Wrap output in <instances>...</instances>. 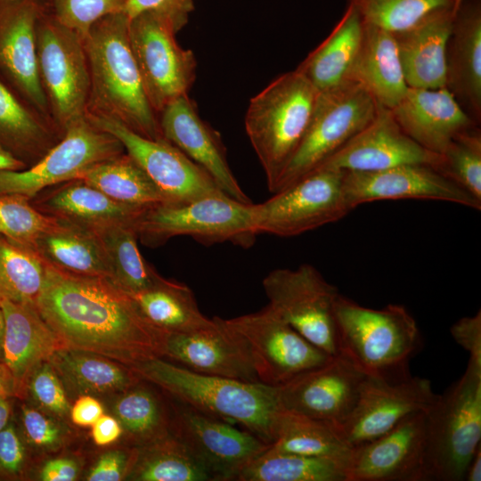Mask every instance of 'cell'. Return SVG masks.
<instances>
[{
    "label": "cell",
    "instance_id": "cell-1",
    "mask_svg": "<svg viewBox=\"0 0 481 481\" xmlns=\"http://www.w3.org/2000/svg\"><path fill=\"white\" fill-rule=\"evenodd\" d=\"M35 306L64 347L133 366L162 357L167 332L151 324L134 298L110 280L49 265Z\"/></svg>",
    "mask_w": 481,
    "mask_h": 481
},
{
    "label": "cell",
    "instance_id": "cell-2",
    "mask_svg": "<svg viewBox=\"0 0 481 481\" xmlns=\"http://www.w3.org/2000/svg\"><path fill=\"white\" fill-rule=\"evenodd\" d=\"M128 25L124 12L108 15L82 38L90 77L86 116L110 118L145 138L164 139L131 48Z\"/></svg>",
    "mask_w": 481,
    "mask_h": 481
},
{
    "label": "cell",
    "instance_id": "cell-3",
    "mask_svg": "<svg viewBox=\"0 0 481 481\" xmlns=\"http://www.w3.org/2000/svg\"><path fill=\"white\" fill-rule=\"evenodd\" d=\"M130 368L173 399L273 444L281 411L275 387L195 372L161 357Z\"/></svg>",
    "mask_w": 481,
    "mask_h": 481
},
{
    "label": "cell",
    "instance_id": "cell-4",
    "mask_svg": "<svg viewBox=\"0 0 481 481\" xmlns=\"http://www.w3.org/2000/svg\"><path fill=\"white\" fill-rule=\"evenodd\" d=\"M335 319L339 353L367 376L387 381L410 376L408 363L420 346V332L404 306L373 309L339 294Z\"/></svg>",
    "mask_w": 481,
    "mask_h": 481
},
{
    "label": "cell",
    "instance_id": "cell-5",
    "mask_svg": "<svg viewBox=\"0 0 481 481\" xmlns=\"http://www.w3.org/2000/svg\"><path fill=\"white\" fill-rule=\"evenodd\" d=\"M318 94L295 69L276 77L249 101L245 130L271 192L306 135Z\"/></svg>",
    "mask_w": 481,
    "mask_h": 481
},
{
    "label": "cell",
    "instance_id": "cell-6",
    "mask_svg": "<svg viewBox=\"0 0 481 481\" xmlns=\"http://www.w3.org/2000/svg\"><path fill=\"white\" fill-rule=\"evenodd\" d=\"M427 480H464L481 444V364L469 360L459 380L425 412Z\"/></svg>",
    "mask_w": 481,
    "mask_h": 481
},
{
    "label": "cell",
    "instance_id": "cell-7",
    "mask_svg": "<svg viewBox=\"0 0 481 481\" xmlns=\"http://www.w3.org/2000/svg\"><path fill=\"white\" fill-rule=\"evenodd\" d=\"M138 239L149 247L176 236H189L204 245L231 242L249 248L255 242L254 204L226 194L146 208L135 224Z\"/></svg>",
    "mask_w": 481,
    "mask_h": 481
},
{
    "label": "cell",
    "instance_id": "cell-8",
    "mask_svg": "<svg viewBox=\"0 0 481 481\" xmlns=\"http://www.w3.org/2000/svg\"><path fill=\"white\" fill-rule=\"evenodd\" d=\"M36 35L39 80L51 120L63 135L86 117L90 77L83 39L45 11Z\"/></svg>",
    "mask_w": 481,
    "mask_h": 481
},
{
    "label": "cell",
    "instance_id": "cell-9",
    "mask_svg": "<svg viewBox=\"0 0 481 481\" xmlns=\"http://www.w3.org/2000/svg\"><path fill=\"white\" fill-rule=\"evenodd\" d=\"M378 108L371 94L353 80L319 92L306 135L273 193L319 167L371 122Z\"/></svg>",
    "mask_w": 481,
    "mask_h": 481
},
{
    "label": "cell",
    "instance_id": "cell-10",
    "mask_svg": "<svg viewBox=\"0 0 481 481\" xmlns=\"http://www.w3.org/2000/svg\"><path fill=\"white\" fill-rule=\"evenodd\" d=\"M268 306L313 345L339 354L335 319L338 289L312 265L271 271L262 281Z\"/></svg>",
    "mask_w": 481,
    "mask_h": 481
},
{
    "label": "cell",
    "instance_id": "cell-11",
    "mask_svg": "<svg viewBox=\"0 0 481 481\" xmlns=\"http://www.w3.org/2000/svg\"><path fill=\"white\" fill-rule=\"evenodd\" d=\"M344 175L345 171L321 167L254 204L257 234L292 237L345 217L352 210L344 198Z\"/></svg>",
    "mask_w": 481,
    "mask_h": 481
},
{
    "label": "cell",
    "instance_id": "cell-12",
    "mask_svg": "<svg viewBox=\"0 0 481 481\" xmlns=\"http://www.w3.org/2000/svg\"><path fill=\"white\" fill-rule=\"evenodd\" d=\"M224 325L244 343L261 383L278 387L324 364L331 355L323 352L268 305L255 313L224 319Z\"/></svg>",
    "mask_w": 481,
    "mask_h": 481
},
{
    "label": "cell",
    "instance_id": "cell-13",
    "mask_svg": "<svg viewBox=\"0 0 481 481\" xmlns=\"http://www.w3.org/2000/svg\"><path fill=\"white\" fill-rule=\"evenodd\" d=\"M128 33L146 95L159 115L171 101L188 94L196 77L194 53L181 47L172 24L155 12L129 19Z\"/></svg>",
    "mask_w": 481,
    "mask_h": 481
},
{
    "label": "cell",
    "instance_id": "cell-14",
    "mask_svg": "<svg viewBox=\"0 0 481 481\" xmlns=\"http://www.w3.org/2000/svg\"><path fill=\"white\" fill-rule=\"evenodd\" d=\"M125 152L112 135L86 117L69 126L61 140L38 161L22 170L0 171V194L31 200L43 190L76 180L92 166Z\"/></svg>",
    "mask_w": 481,
    "mask_h": 481
},
{
    "label": "cell",
    "instance_id": "cell-15",
    "mask_svg": "<svg viewBox=\"0 0 481 481\" xmlns=\"http://www.w3.org/2000/svg\"><path fill=\"white\" fill-rule=\"evenodd\" d=\"M176 402L172 435L207 469L212 481H235L239 472L269 446L248 430Z\"/></svg>",
    "mask_w": 481,
    "mask_h": 481
},
{
    "label": "cell",
    "instance_id": "cell-16",
    "mask_svg": "<svg viewBox=\"0 0 481 481\" xmlns=\"http://www.w3.org/2000/svg\"><path fill=\"white\" fill-rule=\"evenodd\" d=\"M86 118L115 136L172 203L225 194L202 167L167 140L145 138L110 118Z\"/></svg>",
    "mask_w": 481,
    "mask_h": 481
},
{
    "label": "cell",
    "instance_id": "cell-17",
    "mask_svg": "<svg viewBox=\"0 0 481 481\" xmlns=\"http://www.w3.org/2000/svg\"><path fill=\"white\" fill-rule=\"evenodd\" d=\"M436 396L428 379L410 375L387 381L367 376L353 410L337 427L355 447L384 435L411 414L426 412Z\"/></svg>",
    "mask_w": 481,
    "mask_h": 481
},
{
    "label": "cell",
    "instance_id": "cell-18",
    "mask_svg": "<svg viewBox=\"0 0 481 481\" xmlns=\"http://www.w3.org/2000/svg\"><path fill=\"white\" fill-rule=\"evenodd\" d=\"M366 378L339 353L324 364L275 387L277 398L282 410L338 425L353 410Z\"/></svg>",
    "mask_w": 481,
    "mask_h": 481
},
{
    "label": "cell",
    "instance_id": "cell-19",
    "mask_svg": "<svg viewBox=\"0 0 481 481\" xmlns=\"http://www.w3.org/2000/svg\"><path fill=\"white\" fill-rule=\"evenodd\" d=\"M43 12L38 0H0V80L51 120L37 70L36 31Z\"/></svg>",
    "mask_w": 481,
    "mask_h": 481
},
{
    "label": "cell",
    "instance_id": "cell-20",
    "mask_svg": "<svg viewBox=\"0 0 481 481\" xmlns=\"http://www.w3.org/2000/svg\"><path fill=\"white\" fill-rule=\"evenodd\" d=\"M343 193L351 210L363 203L387 200H433L481 209V201L428 165H402L372 172L345 171Z\"/></svg>",
    "mask_w": 481,
    "mask_h": 481
},
{
    "label": "cell",
    "instance_id": "cell-21",
    "mask_svg": "<svg viewBox=\"0 0 481 481\" xmlns=\"http://www.w3.org/2000/svg\"><path fill=\"white\" fill-rule=\"evenodd\" d=\"M425 447V412H420L353 447L347 481H427Z\"/></svg>",
    "mask_w": 481,
    "mask_h": 481
},
{
    "label": "cell",
    "instance_id": "cell-22",
    "mask_svg": "<svg viewBox=\"0 0 481 481\" xmlns=\"http://www.w3.org/2000/svg\"><path fill=\"white\" fill-rule=\"evenodd\" d=\"M441 159V154L424 149L408 136L389 109L379 105L371 122L319 167L346 172H372L420 164L436 168Z\"/></svg>",
    "mask_w": 481,
    "mask_h": 481
},
{
    "label": "cell",
    "instance_id": "cell-23",
    "mask_svg": "<svg viewBox=\"0 0 481 481\" xmlns=\"http://www.w3.org/2000/svg\"><path fill=\"white\" fill-rule=\"evenodd\" d=\"M159 122L163 138L202 167L224 193L252 203L231 170L219 134L200 118L188 94L167 103L159 113Z\"/></svg>",
    "mask_w": 481,
    "mask_h": 481
},
{
    "label": "cell",
    "instance_id": "cell-24",
    "mask_svg": "<svg viewBox=\"0 0 481 481\" xmlns=\"http://www.w3.org/2000/svg\"><path fill=\"white\" fill-rule=\"evenodd\" d=\"M213 319L208 328L167 333L161 358L202 374L260 382L243 341L220 317Z\"/></svg>",
    "mask_w": 481,
    "mask_h": 481
},
{
    "label": "cell",
    "instance_id": "cell-25",
    "mask_svg": "<svg viewBox=\"0 0 481 481\" xmlns=\"http://www.w3.org/2000/svg\"><path fill=\"white\" fill-rule=\"evenodd\" d=\"M390 111L408 136L436 154H442L457 135L477 126L446 87H408Z\"/></svg>",
    "mask_w": 481,
    "mask_h": 481
},
{
    "label": "cell",
    "instance_id": "cell-26",
    "mask_svg": "<svg viewBox=\"0 0 481 481\" xmlns=\"http://www.w3.org/2000/svg\"><path fill=\"white\" fill-rule=\"evenodd\" d=\"M454 15L453 7L435 9L392 33L408 87H446V52Z\"/></svg>",
    "mask_w": 481,
    "mask_h": 481
},
{
    "label": "cell",
    "instance_id": "cell-27",
    "mask_svg": "<svg viewBox=\"0 0 481 481\" xmlns=\"http://www.w3.org/2000/svg\"><path fill=\"white\" fill-rule=\"evenodd\" d=\"M446 88L477 123L481 118V8L461 3L446 52Z\"/></svg>",
    "mask_w": 481,
    "mask_h": 481
},
{
    "label": "cell",
    "instance_id": "cell-28",
    "mask_svg": "<svg viewBox=\"0 0 481 481\" xmlns=\"http://www.w3.org/2000/svg\"><path fill=\"white\" fill-rule=\"evenodd\" d=\"M0 307L4 319V362L16 388L31 371L64 346L35 305L4 300L0 301Z\"/></svg>",
    "mask_w": 481,
    "mask_h": 481
},
{
    "label": "cell",
    "instance_id": "cell-29",
    "mask_svg": "<svg viewBox=\"0 0 481 481\" xmlns=\"http://www.w3.org/2000/svg\"><path fill=\"white\" fill-rule=\"evenodd\" d=\"M35 208L45 215L90 230L115 224H136L148 208L118 202L81 180L63 183L38 198Z\"/></svg>",
    "mask_w": 481,
    "mask_h": 481
},
{
    "label": "cell",
    "instance_id": "cell-30",
    "mask_svg": "<svg viewBox=\"0 0 481 481\" xmlns=\"http://www.w3.org/2000/svg\"><path fill=\"white\" fill-rule=\"evenodd\" d=\"M349 80L361 84L387 109H393L402 100L408 86L391 32L363 22Z\"/></svg>",
    "mask_w": 481,
    "mask_h": 481
},
{
    "label": "cell",
    "instance_id": "cell-31",
    "mask_svg": "<svg viewBox=\"0 0 481 481\" xmlns=\"http://www.w3.org/2000/svg\"><path fill=\"white\" fill-rule=\"evenodd\" d=\"M32 248L55 269L75 275L110 280L105 250L93 230L56 218Z\"/></svg>",
    "mask_w": 481,
    "mask_h": 481
},
{
    "label": "cell",
    "instance_id": "cell-32",
    "mask_svg": "<svg viewBox=\"0 0 481 481\" xmlns=\"http://www.w3.org/2000/svg\"><path fill=\"white\" fill-rule=\"evenodd\" d=\"M363 30L358 12L347 7L330 35L296 69L318 92L350 78Z\"/></svg>",
    "mask_w": 481,
    "mask_h": 481
},
{
    "label": "cell",
    "instance_id": "cell-33",
    "mask_svg": "<svg viewBox=\"0 0 481 481\" xmlns=\"http://www.w3.org/2000/svg\"><path fill=\"white\" fill-rule=\"evenodd\" d=\"M62 137L51 120L23 102L0 80V147L28 167Z\"/></svg>",
    "mask_w": 481,
    "mask_h": 481
},
{
    "label": "cell",
    "instance_id": "cell-34",
    "mask_svg": "<svg viewBox=\"0 0 481 481\" xmlns=\"http://www.w3.org/2000/svg\"><path fill=\"white\" fill-rule=\"evenodd\" d=\"M48 362L70 389L84 394L124 392L141 379L127 365L68 347L57 350Z\"/></svg>",
    "mask_w": 481,
    "mask_h": 481
},
{
    "label": "cell",
    "instance_id": "cell-35",
    "mask_svg": "<svg viewBox=\"0 0 481 481\" xmlns=\"http://www.w3.org/2000/svg\"><path fill=\"white\" fill-rule=\"evenodd\" d=\"M143 315L167 333L190 332L215 324L200 310L192 290L163 277L152 287L130 295Z\"/></svg>",
    "mask_w": 481,
    "mask_h": 481
},
{
    "label": "cell",
    "instance_id": "cell-36",
    "mask_svg": "<svg viewBox=\"0 0 481 481\" xmlns=\"http://www.w3.org/2000/svg\"><path fill=\"white\" fill-rule=\"evenodd\" d=\"M77 179L123 204L151 208L172 203L126 151L92 166Z\"/></svg>",
    "mask_w": 481,
    "mask_h": 481
},
{
    "label": "cell",
    "instance_id": "cell-37",
    "mask_svg": "<svg viewBox=\"0 0 481 481\" xmlns=\"http://www.w3.org/2000/svg\"><path fill=\"white\" fill-rule=\"evenodd\" d=\"M270 446L283 452L335 459L347 466L353 451L336 424L282 409Z\"/></svg>",
    "mask_w": 481,
    "mask_h": 481
},
{
    "label": "cell",
    "instance_id": "cell-38",
    "mask_svg": "<svg viewBox=\"0 0 481 481\" xmlns=\"http://www.w3.org/2000/svg\"><path fill=\"white\" fill-rule=\"evenodd\" d=\"M235 481H347V465L330 458L283 452L269 445L239 472Z\"/></svg>",
    "mask_w": 481,
    "mask_h": 481
},
{
    "label": "cell",
    "instance_id": "cell-39",
    "mask_svg": "<svg viewBox=\"0 0 481 481\" xmlns=\"http://www.w3.org/2000/svg\"><path fill=\"white\" fill-rule=\"evenodd\" d=\"M93 231L105 250L110 281L121 289L134 295L159 281L161 276L139 250L135 224H115Z\"/></svg>",
    "mask_w": 481,
    "mask_h": 481
},
{
    "label": "cell",
    "instance_id": "cell-40",
    "mask_svg": "<svg viewBox=\"0 0 481 481\" xmlns=\"http://www.w3.org/2000/svg\"><path fill=\"white\" fill-rule=\"evenodd\" d=\"M48 268L32 247L0 234V301L35 305Z\"/></svg>",
    "mask_w": 481,
    "mask_h": 481
},
{
    "label": "cell",
    "instance_id": "cell-41",
    "mask_svg": "<svg viewBox=\"0 0 481 481\" xmlns=\"http://www.w3.org/2000/svg\"><path fill=\"white\" fill-rule=\"evenodd\" d=\"M129 473L139 481H212L207 469L174 435L143 446Z\"/></svg>",
    "mask_w": 481,
    "mask_h": 481
},
{
    "label": "cell",
    "instance_id": "cell-42",
    "mask_svg": "<svg viewBox=\"0 0 481 481\" xmlns=\"http://www.w3.org/2000/svg\"><path fill=\"white\" fill-rule=\"evenodd\" d=\"M139 381L124 391L113 412L129 436L144 446L172 435L174 408L170 415L159 396Z\"/></svg>",
    "mask_w": 481,
    "mask_h": 481
},
{
    "label": "cell",
    "instance_id": "cell-43",
    "mask_svg": "<svg viewBox=\"0 0 481 481\" xmlns=\"http://www.w3.org/2000/svg\"><path fill=\"white\" fill-rule=\"evenodd\" d=\"M436 168L481 201V135L477 126L457 135Z\"/></svg>",
    "mask_w": 481,
    "mask_h": 481
},
{
    "label": "cell",
    "instance_id": "cell-44",
    "mask_svg": "<svg viewBox=\"0 0 481 481\" xmlns=\"http://www.w3.org/2000/svg\"><path fill=\"white\" fill-rule=\"evenodd\" d=\"M363 22L391 33L405 29L429 12L453 7L456 0H346Z\"/></svg>",
    "mask_w": 481,
    "mask_h": 481
},
{
    "label": "cell",
    "instance_id": "cell-45",
    "mask_svg": "<svg viewBox=\"0 0 481 481\" xmlns=\"http://www.w3.org/2000/svg\"><path fill=\"white\" fill-rule=\"evenodd\" d=\"M56 218L39 211L29 199L18 194H0V234L32 247Z\"/></svg>",
    "mask_w": 481,
    "mask_h": 481
},
{
    "label": "cell",
    "instance_id": "cell-46",
    "mask_svg": "<svg viewBox=\"0 0 481 481\" xmlns=\"http://www.w3.org/2000/svg\"><path fill=\"white\" fill-rule=\"evenodd\" d=\"M127 0H53V16L82 38L94 23L123 12Z\"/></svg>",
    "mask_w": 481,
    "mask_h": 481
},
{
    "label": "cell",
    "instance_id": "cell-47",
    "mask_svg": "<svg viewBox=\"0 0 481 481\" xmlns=\"http://www.w3.org/2000/svg\"><path fill=\"white\" fill-rule=\"evenodd\" d=\"M29 389L35 400L45 410L58 416H65L70 412L64 387L49 362L36 368Z\"/></svg>",
    "mask_w": 481,
    "mask_h": 481
},
{
    "label": "cell",
    "instance_id": "cell-48",
    "mask_svg": "<svg viewBox=\"0 0 481 481\" xmlns=\"http://www.w3.org/2000/svg\"><path fill=\"white\" fill-rule=\"evenodd\" d=\"M196 0H127L124 13L129 18L144 12H155L167 19L178 33L188 22Z\"/></svg>",
    "mask_w": 481,
    "mask_h": 481
},
{
    "label": "cell",
    "instance_id": "cell-49",
    "mask_svg": "<svg viewBox=\"0 0 481 481\" xmlns=\"http://www.w3.org/2000/svg\"><path fill=\"white\" fill-rule=\"evenodd\" d=\"M138 451L132 452L115 450L102 454L90 471L89 481H118L130 473L137 459Z\"/></svg>",
    "mask_w": 481,
    "mask_h": 481
},
{
    "label": "cell",
    "instance_id": "cell-50",
    "mask_svg": "<svg viewBox=\"0 0 481 481\" xmlns=\"http://www.w3.org/2000/svg\"><path fill=\"white\" fill-rule=\"evenodd\" d=\"M22 423L28 438L38 446H52L59 442V428L39 411L22 407Z\"/></svg>",
    "mask_w": 481,
    "mask_h": 481
},
{
    "label": "cell",
    "instance_id": "cell-51",
    "mask_svg": "<svg viewBox=\"0 0 481 481\" xmlns=\"http://www.w3.org/2000/svg\"><path fill=\"white\" fill-rule=\"evenodd\" d=\"M450 332L457 344L469 354V359L481 364V312L455 322Z\"/></svg>",
    "mask_w": 481,
    "mask_h": 481
},
{
    "label": "cell",
    "instance_id": "cell-52",
    "mask_svg": "<svg viewBox=\"0 0 481 481\" xmlns=\"http://www.w3.org/2000/svg\"><path fill=\"white\" fill-rule=\"evenodd\" d=\"M24 449L12 426L0 430V468L17 473L22 467Z\"/></svg>",
    "mask_w": 481,
    "mask_h": 481
},
{
    "label": "cell",
    "instance_id": "cell-53",
    "mask_svg": "<svg viewBox=\"0 0 481 481\" xmlns=\"http://www.w3.org/2000/svg\"><path fill=\"white\" fill-rule=\"evenodd\" d=\"M102 414V404L89 395H81L70 408L72 421L80 427H92Z\"/></svg>",
    "mask_w": 481,
    "mask_h": 481
},
{
    "label": "cell",
    "instance_id": "cell-54",
    "mask_svg": "<svg viewBox=\"0 0 481 481\" xmlns=\"http://www.w3.org/2000/svg\"><path fill=\"white\" fill-rule=\"evenodd\" d=\"M123 433V428L117 418L102 414L92 425L94 442L100 446L117 441Z\"/></svg>",
    "mask_w": 481,
    "mask_h": 481
},
{
    "label": "cell",
    "instance_id": "cell-55",
    "mask_svg": "<svg viewBox=\"0 0 481 481\" xmlns=\"http://www.w3.org/2000/svg\"><path fill=\"white\" fill-rule=\"evenodd\" d=\"M77 466L69 459H53L45 462L39 477L43 481H72L77 476Z\"/></svg>",
    "mask_w": 481,
    "mask_h": 481
},
{
    "label": "cell",
    "instance_id": "cell-56",
    "mask_svg": "<svg viewBox=\"0 0 481 481\" xmlns=\"http://www.w3.org/2000/svg\"><path fill=\"white\" fill-rule=\"evenodd\" d=\"M464 480L467 481H480L481 480V444L477 447L472 456L464 476Z\"/></svg>",
    "mask_w": 481,
    "mask_h": 481
},
{
    "label": "cell",
    "instance_id": "cell-57",
    "mask_svg": "<svg viewBox=\"0 0 481 481\" xmlns=\"http://www.w3.org/2000/svg\"><path fill=\"white\" fill-rule=\"evenodd\" d=\"M27 167L24 162L0 147V171L22 170Z\"/></svg>",
    "mask_w": 481,
    "mask_h": 481
},
{
    "label": "cell",
    "instance_id": "cell-58",
    "mask_svg": "<svg viewBox=\"0 0 481 481\" xmlns=\"http://www.w3.org/2000/svg\"><path fill=\"white\" fill-rule=\"evenodd\" d=\"M15 389L12 376L4 364H0V395L8 397Z\"/></svg>",
    "mask_w": 481,
    "mask_h": 481
},
{
    "label": "cell",
    "instance_id": "cell-59",
    "mask_svg": "<svg viewBox=\"0 0 481 481\" xmlns=\"http://www.w3.org/2000/svg\"><path fill=\"white\" fill-rule=\"evenodd\" d=\"M9 417L10 405L7 397L0 395V430L7 425Z\"/></svg>",
    "mask_w": 481,
    "mask_h": 481
},
{
    "label": "cell",
    "instance_id": "cell-60",
    "mask_svg": "<svg viewBox=\"0 0 481 481\" xmlns=\"http://www.w3.org/2000/svg\"><path fill=\"white\" fill-rule=\"evenodd\" d=\"M4 332V319L2 309L0 307V355L3 354V340Z\"/></svg>",
    "mask_w": 481,
    "mask_h": 481
},
{
    "label": "cell",
    "instance_id": "cell-61",
    "mask_svg": "<svg viewBox=\"0 0 481 481\" xmlns=\"http://www.w3.org/2000/svg\"><path fill=\"white\" fill-rule=\"evenodd\" d=\"M464 0H456V10L460 7V5L461 4V3L463 2Z\"/></svg>",
    "mask_w": 481,
    "mask_h": 481
}]
</instances>
